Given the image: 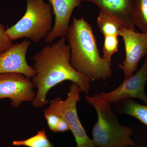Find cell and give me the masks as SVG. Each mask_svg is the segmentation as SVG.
<instances>
[{
  "label": "cell",
  "instance_id": "2",
  "mask_svg": "<svg viewBox=\"0 0 147 147\" xmlns=\"http://www.w3.org/2000/svg\"><path fill=\"white\" fill-rule=\"evenodd\" d=\"M66 36L72 67L92 81L105 80L112 74L111 62L100 57L92 27L84 16L74 17Z\"/></svg>",
  "mask_w": 147,
  "mask_h": 147
},
{
  "label": "cell",
  "instance_id": "17",
  "mask_svg": "<svg viewBox=\"0 0 147 147\" xmlns=\"http://www.w3.org/2000/svg\"><path fill=\"white\" fill-rule=\"evenodd\" d=\"M6 29L0 21V55L12 45V41L6 33Z\"/></svg>",
  "mask_w": 147,
  "mask_h": 147
},
{
  "label": "cell",
  "instance_id": "3",
  "mask_svg": "<svg viewBox=\"0 0 147 147\" xmlns=\"http://www.w3.org/2000/svg\"><path fill=\"white\" fill-rule=\"evenodd\" d=\"M87 102L94 107L97 113V121L92 131L93 141L96 147H129L135 145L131 139L133 130L119 122L111 103L103 99L100 94L87 96Z\"/></svg>",
  "mask_w": 147,
  "mask_h": 147
},
{
  "label": "cell",
  "instance_id": "18",
  "mask_svg": "<svg viewBox=\"0 0 147 147\" xmlns=\"http://www.w3.org/2000/svg\"><path fill=\"white\" fill-rule=\"evenodd\" d=\"M44 115L50 130L53 132H57V127L59 120L60 117L52 113L44 114Z\"/></svg>",
  "mask_w": 147,
  "mask_h": 147
},
{
  "label": "cell",
  "instance_id": "4",
  "mask_svg": "<svg viewBox=\"0 0 147 147\" xmlns=\"http://www.w3.org/2000/svg\"><path fill=\"white\" fill-rule=\"evenodd\" d=\"M26 12L15 25L6 29L12 40L22 38L38 42L47 36L53 29V13L50 3L44 0H26Z\"/></svg>",
  "mask_w": 147,
  "mask_h": 147
},
{
  "label": "cell",
  "instance_id": "20",
  "mask_svg": "<svg viewBox=\"0 0 147 147\" xmlns=\"http://www.w3.org/2000/svg\"></svg>",
  "mask_w": 147,
  "mask_h": 147
},
{
  "label": "cell",
  "instance_id": "11",
  "mask_svg": "<svg viewBox=\"0 0 147 147\" xmlns=\"http://www.w3.org/2000/svg\"><path fill=\"white\" fill-rule=\"evenodd\" d=\"M93 3L127 28L135 29L133 14L135 0H82Z\"/></svg>",
  "mask_w": 147,
  "mask_h": 147
},
{
  "label": "cell",
  "instance_id": "15",
  "mask_svg": "<svg viewBox=\"0 0 147 147\" xmlns=\"http://www.w3.org/2000/svg\"><path fill=\"white\" fill-rule=\"evenodd\" d=\"M12 145L27 147H54L48 139L44 129L38 130L36 135L26 140L13 141Z\"/></svg>",
  "mask_w": 147,
  "mask_h": 147
},
{
  "label": "cell",
  "instance_id": "13",
  "mask_svg": "<svg viewBox=\"0 0 147 147\" xmlns=\"http://www.w3.org/2000/svg\"><path fill=\"white\" fill-rule=\"evenodd\" d=\"M98 28L103 36H121L124 26L115 18L100 10L97 18Z\"/></svg>",
  "mask_w": 147,
  "mask_h": 147
},
{
  "label": "cell",
  "instance_id": "19",
  "mask_svg": "<svg viewBox=\"0 0 147 147\" xmlns=\"http://www.w3.org/2000/svg\"><path fill=\"white\" fill-rule=\"evenodd\" d=\"M70 130L69 125L65 120L60 117L59 120L57 127V132H65Z\"/></svg>",
  "mask_w": 147,
  "mask_h": 147
},
{
  "label": "cell",
  "instance_id": "6",
  "mask_svg": "<svg viewBox=\"0 0 147 147\" xmlns=\"http://www.w3.org/2000/svg\"><path fill=\"white\" fill-rule=\"evenodd\" d=\"M30 79L20 73L0 74V100L9 98L13 108H18L22 102L33 101L36 93Z\"/></svg>",
  "mask_w": 147,
  "mask_h": 147
},
{
  "label": "cell",
  "instance_id": "1",
  "mask_svg": "<svg viewBox=\"0 0 147 147\" xmlns=\"http://www.w3.org/2000/svg\"><path fill=\"white\" fill-rule=\"evenodd\" d=\"M71 50L65 37L56 42L47 44L32 57L35 76L32 82L37 90L32 102L36 108L47 105V95L51 89L65 81H71L79 86L81 92L88 94L91 80L79 73L70 64Z\"/></svg>",
  "mask_w": 147,
  "mask_h": 147
},
{
  "label": "cell",
  "instance_id": "9",
  "mask_svg": "<svg viewBox=\"0 0 147 147\" xmlns=\"http://www.w3.org/2000/svg\"><path fill=\"white\" fill-rule=\"evenodd\" d=\"M30 41L24 39L19 43L12 44L0 55V74L20 73L29 79L35 76L33 67L26 60V54Z\"/></svg>",
  "mask_w": 147,
  "mask_h": 147
},
{
  "label": "cell",
  "instance_id": "14",
  "mask_svg": "<svg viewBox=\"0 0 147 147\" xmlns=\"http://www.w3.org/2000/svg\"><path fill=\"white\" fill-rule=\"evenodd\" d=\"M133 21L143 33H147V0H135Z\"/></svg>",
  "mask_w": 147,
  "mask_h": 147
},
{
  "label": "cell",
  "instance_id": "12",
  "mask_svg": "<svg viewBox=\"0 0 147 147\" xmlns=\"http://www.w3.org/2000/svg\"><path fill=\"white\" fill-rule=\"evenodd\" d=\"M116 104L115 109L119 115L132 116L147 126V105H141L131 98L121 100Z\"/></svg>",
  "mask_w": 147,
  "mask_h": 147
},
{
  "label": "cell",
  "instance_id": "5",
  "mask_svg": "<svg viewBox=\"0 0 147 147\" xmlns=\"http://www.w3.org/2000/svg\"><path fill=\"white\" fill-rule=\"evenodd\" d=\"M80 90L76 83H72L67 97L63 100L57 97L50 101V105L44 110V114H55L65 120L73 134L77 147H96L88 136L77 113L76 105L81 100Z\"/></svg>",
  "mask_w": 147,
  "mask_h": 147
},
{
  "label": "cell",
  "instance_id": "8",
  "mask_svg": "<svg viewBox=\"0 0 147 147\" xmlns=\"http://www.w3.org/2000/svg\"><path fill=\"white\" fill-rule=\"evenodd\" d=\"M147 80V56L137 73L123 82L116 89L108 92L100 93L103 99L110 103H117L123 99L137 98L147 105V96L145 86Z\"/></svg>",
  "mask_w": 147,
  "mask_h": 147
},
{
  "label": "cell",
  "instance_id": "7",
  "mask_svg": "<svg viewBox=\"0 0 147 147\" xmlns=\"http://www.w3.org/2000/svg\"><path fill=\"white\" fill-rule=\"evenodd\" d=\"M121 36L124 43L125 59L118 67L123 71L124 79H127L134 75L139 62L147 55V34L125 27Z\"/></svg>",
  "mask_w": 147,
  "mask_h": 147
},
{
  "label": "cell",
  "instance_id": "16",
  "mask_svg": "<svg viewBox=\"0 0 147 147\" xmlns=\"http://www.w3.org/2000/svg\"><path fill=\"white\" fill-rule=\"evenodd\" d=\"M118 36L108 35L104 36V44L102 47V59L111 62V59L115 53L118 52Z\"/></svg>",
  "mask_w": 147,
  "mask_h": 147
},
{
  "label": "cell",
  "instance_id": "10",
  "mask_svg": "<svg viewBox=\"0 0 147 147\" xmlns=\"http://www.w3.org/2000/svg\"><path fill=\"white\" fill-rule=\"evenodd\" d=\"M52 6L55 22L53 29L44 40L50 43L57 38L66 36L69 21L74 8L81 5L82 0H47Z\"/></svg>",
  "mask_w": 147,
  "mask_h": 147
}]
</instances>
